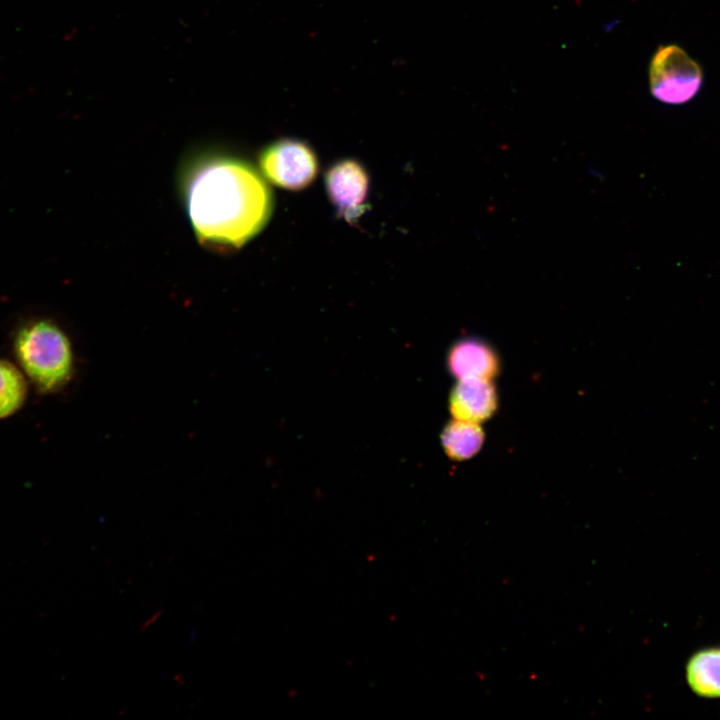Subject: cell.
Returning <instances> with one entry per match:
<instances>
[{
  "label": "cell",
  "mask_w": 720,
  "mask_h": 720,
  "mask_svg": "<svg viewBox=\"0 0 720 720\" xmlns=\"http://www.w3.org/2000/svg\"><path fill=\"white\" fill-rule=\"evenodd\" d=\"M180 191L199 242L215 251L238 249L269 222L274 200L260 172L225 153H203L187 161Z\"/></svg>",
  "instance_id": "cell-1"
},
{
  "label": "cell",
  "mask_w": 720,
  "mask_h": 720,
  "mask_svg": "<svg viewBox=\"0 0 720 720\" xmlns=\"http://www.w3.org/2000/svg\"><path fill=\"white\" fill-rule=\"evenodd\" d=\"M15 356L38 390L52 392L70 380L74 358L69 338L54 322L39 319L22 326L14 342Z\"/></svg>",
  "instance_id": "cell-2"
},
{
  "label": "cell",
  "mask_w": 720,
  "mask_h": 720,
  "mask_svg": "<svg viewBox=\"0 0 720 720\" xmlns=\"http://www.w3.org/2000/svg\"><path fill=\"white\" fill-rule=\"evenodd\" d=\"M702 82L700 65L677 45L660 46L650 61V91L660 102L684 104L696 96Z\"/></svg>",
  "instance_id": "cell-3"
},
{
  "label": "cell",
  "mask_w": 720,
  "mask_h": 720,
  "mask_svg": "<svg viewBox=\"0 0 720 720\" xmlns=\"http://www.w3.org/2000/svg\"><path fill=\"white\" fill-rule=\"evenodd\" d=\"M263 175L271 183L289 190L310 185L318 173V161L313 150L304 142L284 138L263 148L259 154Z\"/></svg>",
  "instance_id": "cell-4"
},
{
  "label": "cell",
  "mask_w": 720,
  "mask_h": 720,
  "mask_svg": "<svg viewBox=\"0 0 720 720\" xmlns=\"http://www.w3.org/2000/svg\"><path fill=\"white\" fill-rule=\"evenodd\" d=\"M328 196L348 221L358 218L365 209L369 179L365 169L354 160L334 164L327 172Z\"/></svg>",
  "instance_id": "cell-5"
},
{
  "label": "cell",
  "mask_w": 720,
  "mask_h": 720,
  "mask_svg": "<svg viewBox=\"0 0 720 720\" xmlns=\"http://www.w3.org/2000/svg\"><path fill=\"white\" fill-rule=\"evenodd\" d=\"M447 368L457 380H493L500 374L501 360L495 348L486 341L466 337L449 348Z\"/></svg>",
  "instance_id": "cell-6"
},
{
  "label": "cell",
  "mask_w": 720,
  "mask_h": 720,
  "mask_svg": "<svg viewBox=\"0 0 720 720\" xmlns=\"http://www.w3.org/2000/svg\"><path fill=\"white\" fill-rule=\"evenodd\" d=\"M499 397L493 380L465 379L449 394V411L454 419L480 424L496 413Z\"/></svg>",
  "instance_id": "cell-7"
},
{
  "label": "cell",
  "mask_w": 720,
  "mask_h": 720,
  "mask_svg": "<svg viewBox=\"0 0 720 720\" xmlns=\"http://www.w3.org/2000/svg\"><path fill=\"white\" fill-rule=\"evenodd\" d=\"M689 687L698 696L720 697V647L695 653L686 666Z\"/></svg>",
  "instance_id": "cell-8"
},
{
  "label": "cell",
  "mask_w": 720,
  "mask_h": 720,
  "mask_svg": "<svg viewBox=\"0 0 720 720\" xmlns=\"http://www.w3.org/2000/svg\"><path fill=\"white\" fill-rule=\"evenodd\" d=\"M485 433L477 423L454 419L442 430L441 444L447 456L464 461L475 456L483 446Z\"/></svg>",
  "instance_id": "cell-9"
},
{
  "label": "cell",
  "mask_w": 720,
  "mask_h": 720,
  "mask_svg": "<svg viewBox=\"0 0 720 720\" xmlns=\"http://www.w3.org/2000/svg\"><path fill=\"white\" fill-rule=\"evenodd\" d=\"M28 391L22 372L11 362L0 360V419L15 413Z\"/></svg>",
  "instance_id": "cell-10"
}]
</instances>
